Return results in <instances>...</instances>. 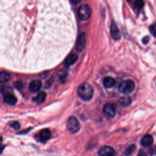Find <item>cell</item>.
I'll return each instance as SVG.
<instances>
[{"label": "cell", "instance_id": "9c48e42d", "mask_svg": "<svg viewBox=\"0 0 156 156\" xmlns=\"http://www.w3.org/2000/svg\"><path fill=\"white\" fill-rule=\"evenodd\" d=\"M39 140L40 142L45 143L48 141L51 137V133L48 129H44L42 130L39 133Z\"/></svg>", "mask_w": 156, "mask_h": 156}, {"label": "cell", "instance_id": "2e32d148", "mask_svg": "<svg viewBox=\"0 0 156 156\" xmlns=\"http://www.w3.org/2000/svg\"><path fill=\"white\" fill-rule=\"evenodd\" d=\"M131 104V98L129 96H123L120 99V105L122 107H127Z\"/></svg>", "mask_w": 156, "mask_h": 156}, {"label": "cell", "instance_id": "8992f818", "mask_svg": "<svg viewBox=\"0 0 156 156\" xmlns=\"http://www.w3.org/2000/svg\"><path fill=\"white\" fill-rule=\"evenodd\" d=\"M98 154L99 156H115V151L112 147L105 146L99 149Z\"/></svg>", "mask_w": 156, "mask_h": 156}, {"label": "cell", "instance_id": "ffe728a7", "mask_svg": "<svg viewBox=\"0 0 156 156\" xmlns=\"http://www.w3.org/2000/svg\"><path fill=\"white\" fill-rule=\"evenodd\" d=\"M9 124V126H10L12 128H13V129H15V130H18V129H19L20 127V123H19L18 121H11Z\"/></svg>", "mask_w": 156, "mask_h": 156}, {"label": "cell", "instance_id": "5bb4252c", "mask_svg": "<svg viewBox=\"0 0 156 156\" xmlns=\"http://www.w3.org/2000/svg\"><path fill=\"white\" fill-rule=\"evenodd\" d=\"M46 97V94L43 92H41L34 98L33 100L36 104H37V105H41V104L45 102Z\"/></svg>", "mask_w": 156, "mask_h": 156}, {"label": "cell", "instance_id": "d6986e66", "mask_svg": "<svg viewBox=\"0 0 156 156\" xmlns=\"http://www.w3.org/2000/svg\"><path fill=\"white\" fill-rule=\"evenodd\" d=\"M136 147L134 145H130L126 150V152H125L126 155H131L132 153H133V152L136 150Z\"/></svg>", "mask_w": 156, "mask_h": 156}, {"label": "cell", "instance_id": "44dd1931", "mask_svg": "<svg viewBox=\"0 0 156 156\" xmlns=\"http://www.w3.org/2000/svg\"><path fill=\"white\" fill-rule=\"evenodd\" d=\"M149 30L152 36H156V24L151 25L149 28Z\"/></svg>", "mask_w": 156, "mask_h": 156}, {"label": "cell", "instance_id": "3957f363", "mask_svg": "<svg viewBox=\"0 0 156 156\" xmlns=\"http://www.w3.org/2000/svg\"><path fill=\"white\" fill-rule=\"evenodd\" d=\"M67 127L69 131L71 133H76L80 131L81 128L80 123L77 120V118L74 117H71L67 122Z\"/></svg>", "mask_w": 156, "mask_h": 156}, {"label": "cell", "instance_id": "cb8c5ba5", "mask_svg": "<svg viewBox=\"0 0 156 156\" xmlns=\"http://www.w3.org/2000/svg\"><path fill=\"white\" fill-rule=\"evenodd\" d=\"M149 37L148 36H146L143 39H142V42H143V44H148L149 43Z\"/></svg>", "mask_w": 156, "mask_h": 156}, {"label": "cell", "instance_id": "603a6c76", "mask_svg": "<svg viewBox=\"0 0 156 156\" xmlns=\"http://www.w3.org/2000/svg\"><path fill=\"white\" fill-rule=\"evenodd\" d=\"M67 76V73H66V72L63 73H62V74H61V76H60V80H61L62 81H65V79H66Z\"/></svg>", "mask_w": 156, "mask_h": 156}, {"label": "cell", "instance_id": "7402d4cb", "mask_svg": "<svg viewBox=\"0 0 156 156\" xmlns=\"http://www.w3.org/2000/svg\"><path fill=\"white\" fill-rule=\"evenodd\" d=\"M14 86H15V87L18 89V90H21L23 88V84L20 81H17L14 84Z\"/></svg>", "mask_w": 156, "mask_h": 156}, {"label": "cell", "instance_id": "ba28073f", "mask_svg": "<svg viewBox=\"0 0 156 156\" xmlns=\"http://www.w3.org/2000/svg\"><path fill=\"white\" fill-rule=\"evenodd\" d=\"M111 34L112 38L115 40H118L121 37L120 31L115 22H112L111 26Z\"/></svg>", "mask_w": 156, "mask_h": 156}, {"label": "cell", "instance_id": "7a4b0ae2", "mask_svg": "<svg viewBox=\"0 0 156 156\" xmlns=\"http://www.w3.org/2000/svg\"><path fill=\"white\" fill-rule=\"evenodd\" d=\"M135 88V83L131 80H126L121 83L119 90L121 93L127 95L133 92Z\"/></svg>", "mask_w": 156, "mask_h": 156}, {"label": "cell", "instance_id": "4fadbf2b", "mask_svg": "<svg viewBox=\"0 0 156 156\" xmlns=\"http://www.w3.org/2000/svg\"><path fill=\"white\" fill-rule=\"evenodd\" d=\"M77 55L76 54H71L65 60V65L66 66H70L74 64L77 59Z\"/></svg>", "mask_w": 156, "mask_h": 156}, {"label": "cell", "instance_id": "8fae6325", "mask_svg": "<svg viewBox=\"0 0 156 156\" xmlns=\"http://www.w3.org/2000/svg\"><path fill=\"white\" fill-rule=\"evenodd\" d=\"M42 86V82L39 80H34L30 83L29 85V90L31 92H37L40 90Z\"/></svg>", "mask_w": 156, "mask_h": 156}, {"label": "cell", "instance_id": "d4e9b609", "mask_svg": "<svg viewBox=\"0 0 156 156\" xmlns=\"http://www.w3.org/2000/svg\"><path fill=\"white\" fill-rule=\"evenodd\" d=\"M70 1L71 3L74 5H77L78 3H80L81 2V0H70Z\"/></svg>", "mask_w": 156, "mask_h": 156}, {"label": "cell", "instance_id": "30bf717a", "mask_svg": "<svg viewBox=\"0 0 156 156\" xmlns=\"http://www.w3.org/2000/svg\"><path fill=\"white\" fill-rule=\"evenodd\" d=\"M4 102L10 106H14L17 102V99L15 95L9 93L5 94L3 98Z\"/></svg>", "mask_w": 156, "mask_h": 156}, {"label": "cell", "instance_id": "52a82bcc", "mask_svg": "<svg viewBox=\"0 0 156 156\" xmlns=\"http://www.w3.org/2000/svg\"><path fill=\"white\" fill-rule=\"evenodd\" d=\"M86 44V34L81 33L78 37L76 43V49L77 51L81 52L85 46Z\"/></svg>", "mask_w": 156, "mask_h": 156}, {"label": "cell", "instance_id": "484cf974", "mask_svg": "<svg viewBox=\"0 0 156 156\" xmlns=\"http://www.w3.org/2000/svg\"><path fill=\"white\" fill-rule=\"evenodd\" d=\"M137 156H147V154L146 152H145L144 151H140L139 152V154Z\"/></svg>", "mask_w": 156, "mask_h": 156}, {"label": "cell", "instance_id": "277c9868", "mask_svg": "<svg viewBox=\"0 0 156 156\" xmlns=\"http://www.w3.org/2000/svg\"><path fill=\"white\" fill-rule=\"evenodd\" d=\"M78 15L81 20H87L91 17L92 9L87 5H83L78 10Z\"/></svg>", "mask_w": 156, "mask_h": 156}, {"label": "cell", "instance_id": "e0dca14e", "mask_svg": "<svg viewBox=\"0 0 156 156\" xmlns=\"http://www.w3.org/2000/svg\"><path fill=\"white\" fill-rule=\"evenodd\" d=\"M11 78V75L7 72L2 71L0 74V81L2 83H5L8 82Z\"/></svg>", "mask_w": 156, "mask_h": 156}, {"label": "cell", "instance_id": "4316f807", "mask_svg": "<svg viewBox=\"0 0 156 156\" xmlns=\"http://www.w3.org/2000/svg\"><path fill=\"white\" fill-rule=\"evenodd\" d=\"M127 1H128V2H129V1H131V0H127Z\"/></svg>", "mask_w": 156, "mask_h": 156}, {"label": "cell", "instance_id": "ac0fdd59", "mask_svg": "<svg viewBox=\"0 0 156 156\" xmlns=\"http://www.w3.org/2000/svg\"><path fill=\"white\" fill-rule=\"evenodd\" d=\"M144 6L143 0H136L134 2V6L138 11H140Z\"/></svg>", "mask_w": 156, "mask_h": 156}, {"label": "cell", "instance_id": "9a60e30c", "mask_svg": "<svg viewBox=\"0 0 156 156\" xmlns=\"http://www.w3.org/2000/svg\"><path fill=\"white\" fill-rule=\"evenodd\" d=\"M153 143V139L151 135H145L141 140V144L144 146H149Z\"/></svg>", "mask_w": 156, "mask_h": 156}, {"label": "cell", "instance_id": "6da1fadb", "mask_svg": "<svg viewBox=\"0 0 156 156\" xmlns=\"http://www.w3.org/2000/svg\"><path fill=\"white\" fill-rule=\"evenodd\" d=\"M77 94L84 101H89L93 97V90L91 86L88 84L84 83L78 87Z\"/></svg>", "mask_w": 156, "mask_h": 156}, {"label": "cell", "instance_id": "5b68a950", "mask_svg": "<svg viewBox=\"0 0 156 156\" xmlns=\"http://www.w3.org/2000/svg\"><path fill=\"white\" fill-rule=\"evenodd\" d=\"M103 113L106 117L112 118L115 115V108L112 104L108 103L103 108Z\"/></svg>", "mask_w": 156, "mask_h": 156}, {"label": "cell", "instance_id": "7c38bea8", "mask_svg": "<svg viewBox=\"0 0 156 156\" xmlns=\"http://www.w3.org/2000/svg\"><path fill=\"white\" fill-rule=\"evenodd\" d=\"M115 81L112 77H106L103 80V85L106 88L109 89L114 86Z\"/></svg>", "mask_w": 156, "mask_h": 156}]
</instances>
